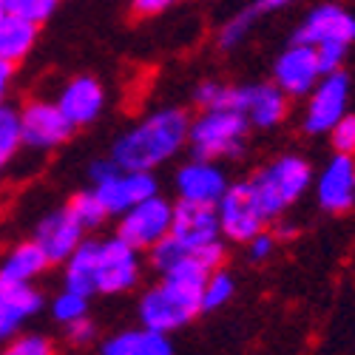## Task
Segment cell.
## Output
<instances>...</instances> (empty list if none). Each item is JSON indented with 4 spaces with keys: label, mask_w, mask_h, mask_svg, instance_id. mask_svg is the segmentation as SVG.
<instances>
[{
    "label": "cell",
    "mask_w": 355,
    "mask_h": 355,
    "mask_svg": "<svg viewBox=\"0 0 355 355\" xmlns=\"http://www.w3.org/2000/svg\"><path fill=\"white\" fill-rule=\"evenodd\" d=\"M188 111L165 105L116 137L108 157L123 171H157L188 145Z\"/></svg>",
    "instance_id": "obj_1"
},
{
    "label": "cell",
    "mask_w": 355,
    "mask_h": 355,
    "mask_svg": "<svg viewBox=\"0 0 355 355\" xmlns=\"http://www.w3.org/2000/svg\"><path fill=\"white\" fill-rule=\"evenodd\" d=\"M313 182V168L304 157L284 154L273 159L270 165H264L253 180L250 188L261 205V211L268 219H279L284 211H290L299 202Z\"/></svg>",
    "instance_id": "obj_2"
},
{
    "label": "cell",
    "mask_w": 355,
    "mask_h": 355,
    "mask_svg": "<svg viewBox=\"0 0 355 355\" xmlns=\"http://www.w3.org/2000/svg\"><path fill=\"white\" fill-rule=\"evenodd\" d=\"M250 123L236 108H202L191 120L188 148L202 159H227L245 151Z\"/></svg>",
    "instance_id": "obj_3"
},
{
    "label": "cell",
    "mask_w": 355,
    "mask_h": 355,
    "mask_svg": "<svg viewBox=\"0 0 355 355\" xmlns=\"http://www.w3.org/2000/svg\"><path fill=\"white\" fill-rule=\"evenodd\" d=\"M94 268V293L120 295L139 284L142 279V250L131 248L120 236H92L88 239Z\"/></svg>",
    "instance_id": "obj_4"
},
{
    "label": "cell",
    "mask_w": 355,
    "mask_h": 355,
    "mask_svg": "<svg viewBox=\"0 0 355 355\" xmlns=\"http://www.w3.org/2000/svg\"><path fill=\"white\" fill-rule=\"evenodd\" d=\"M171 225H173V202H168L162 193H154L137 202L123 216H116V236L131 248L148 253L171 233Z\"/></svg>",
    "instance_id": "obj_5"
},
{
    "label": "cell",
    "mask_w": 355,
    "mask_h": 355,
    "mask_svg": "<svg viewBox=\"0 0 355 355\" xmlns=\"http://www.w3.org/2000/svg\"><path fill=\"white\" fill-rule=\"evenodd\" d=\"M216 216H219V230L225 239L239 245H245L250 236H256L268 225V216H264L250 182L227 185V191L216 202Z\"/></svg>",
    "instance_id": "obj_6"
},
{
    "label": "cell",
    "mask_w": 355,
    "mask_h": 355,
    "mask_svg": "<svg viewBox=\"0 0 355 355\" xmlns=\"http://www.w3.org/2000/svg\"><path fill=\"white\" fill-rule=\"evenodd\" d=\"M74 125L54 100H32L20 111V137L32 151H54L71 139Z\"/></svg>",
    "instance_id": "obj_7"
},
{
    "label": "cell",
    "mask_w": 355,
    "mask_h": 355,
    "mask_svg": "<svg viewBox=\"0 0 355 355\" xmlns=\"http://www.w3.org/2000/svg\"><path fill=\"white\" fill-rule=\"evenodd\" d=\"M349 103V77L338 69L321 74L313 85L307 108H304V131L307 134H330V128L347 114Z\"/></svg>",
    "instance_id": "obj_8"
},
{
    "label": "cell",
    "mask_w": 355,
    "mask_h": 355,
    "mask_svg": "<svg viewBox=\"0 0 355 355\" xmlns=\"http://www.w3.org/2000/svg\"><path fill=\"white\" fill-rule=\"evenodd\" d=\"M92 191L100 196L108 216L116 219V216H123L128 208H134L137 202L159 193V182H157L154 171H123V168H116L111 176L94 182Z\"/></svg>",
    "instance_id": "obj_9"
},
{
    "label": "cell",
    "mask_w": 355,
    "mask_h": 355,
    "mask_svg": "<svg viewBox=\"0 0 355 355\" xmlns=\"http://www.w3.org/2000/svg\"><path fill=\"white\" fill-rule=\"evenodd\" d=\"M295 43L318 46H352L355 43V17L338 3H321L310 9L302 26L293 35Z\"/></svg>",
    "instance_id": "obj_10"
},
{
    "label": "cell",
    "mask_w": 355,
    "mask_h": 355,
    "mask_svg": "<svg viewBox=\"0 0 355 355\" xmlns=\"http://www.w3.org/2000/svg\"><path fill=\"white\" fill-rule=\"evenodd\" d=\"M248 116L253 128H276L287 116V94L276 83H253V85H233L230 105Z\"/></svg>",
    "instance_id": "obj_11"
},
{
    "label": "cell",
    "mask_w": 355,
    "mask_h": 355,
    "mask_svg": "<svg viewBox=\"0 0 355 355\" xmlns=\"http://www.w3.org/2000/svg\"><path fill=\"white\" fill-rule=\"evenodd\" d=\"M318 80H321L318 54L307 43L293 40V46L279 54V60L273 66V83L287 97H307Z\"/></svg>",
    "instance_id": "obj_12"
},
{
    "label": "cell",
    "mask_w": 355,
    "mask_h": 355,
    "mask_svg": "<svg viewBox=\"0 0 355 355\" xmlns=\"http://www.w3.org/2000/svg\"><path fill=\"white\" fill-rule=\"evenodd\" d=\"M176 196L185 202H199V205H216L222 193L227 191V173L219 168L216 159H202L193 157L185 162L173 176Z\"/></svg>",
    "instance_id": "obj_13"
},
{
    "label": "cell",
    "mask_w": 355,
    "mask_h": 355,
    "mask_svg": "<svg viewBox=\"0 0 355 355\" xmlns=\"http://www.w3.org/2000/svg\"><path fill=\"white\" fill-rule=\"evenodd\" d=\"M85 227L80 225V219L71 214V208H57L51 214H46L40 222H37V230H35V242L46 250L49 261L51 264H63L85 239Z\"/></svg>",
    "instance_id": "obj_14"
},
{
    "label": "cell",
    "mask_w": 355,
    "mask_h": 355,
    "mask_svg": "<svg viewBox=\"0 0 355 355\" xmlns=\"http://www.w3.org/2000/svg\"><path fill=\"white\" fill-rule=\"evenodd\" d=\"M46 299L35 284H17L0 279V347L12 341L26 321L43 310Z\"/></svg>",
    "instance_id": "obj_15"
},
{
    "label": "cell",
    "mask_w": 355,
    "mask_h": 355,
    "mask_svg": "<svg viewBox=\"0 0 355 355\" xmlns=\"http://www.w3.org/2000/svg\"><path fill=\"white\" fill-rule=\"evenodd\" d=\"M171 236L180 239L188 248L199 245H211L222 239L219 230V216H216V205H199V202H173V225Z\"/></svg>",
    "instance_id": "obj_16"
},
{
    "label": "cell",
    "mask_w": 355,
    "mask_h": 355,
    "mask_svg": "<svg viewBox=\"0 0 355 355\" xmlns=\"http://www.w3.org/2000/svg\"><path fill=\"white\" fill-rule=\"evenodd\" d=\"M318 205L330 214H344L355 205V159L349 154H336L318 173L315 188Z\"/></svg>",
    "instance_id": "obj_17"
},
{
    "label": "cell",
    "mask_w": 355,
    "mask_h": 355,
    "mask_svg": "<svg viewBox=\"0 0 355 355\" xmlns=\"http://www.w3.org/2000/svg\"><path fill=\"white\" fill-rule=\"evenodd\" d=\"M57 105H60V111L69 116V123L74 128L80 125H92L97 116L103 114L105 108V92H103V85L97 77H74L69 80L63 88H60V94H57L54 100Z\"/></svg>",
    "instance_id": "obj_18"
},
{
    "label": "cell",
    "mask_w": 355,
    "mask_h": 355,
    "mask_svg": "<svg viewBox=\"0 0 355 355\" xmlns=\"http://www.w3.org/2000/svg\"><path fill=\"white\" fill-rule=\"evenodd\" d=\"M49 268H51V261L46 250L35 239H28V242L15 245L3 256V261H0V279L17 282V284H35Z\"/></svg>",
    "instance_id": "obj_19"
},
{
    "label": "cell",
    "mask_w": 355,
    "mask_h": 355,
    "mask_svg": "<svg viewBox=\"0 0 355 355\" xmlns=\"http://www.w3.org/2000/svg\"><path fill=\"white\" fill-rule=\"evenodd\" d=\"M37 43V23L23 20L17 15H3L0 17V57L17 66L26 60L28 51Z\"/></svg>",
    "instance_id": "obj_20"
},
{
    "label": "cell",
    "mask_w": 355,
    "mask_h": 355,
    "mask_svg": "<svg viewBox=\"0 0 355 355\" xmlns=\"http://www.w3.org/2000/svg\"><path fill=\"white\" fill-rule=\"evenodd\" d=\"M23 148V137H20V111H15L12 105L0 103V173H3L15 157Z\"/></svg>",
    "instance_id": "obj_21"
},
{
    "label": "cell",
    "mask_w": 355,
    "mask_h": 355,
    "mask_svg": "<svg viewBox=\"0 0 355 355\" xmlns=\"http://www.w3.org/2000/svg\"><path fill=\"white\" fill-rule=\"evenodd\" d=\"M236 293V282L233 276L225 270V268H216L208 273V279H205L202 284V313H214L219 307H225Z\"/></svg>",
    "instance_id": "obj_22"
},
{
    "label": "cell",
    "mask_w": 355,
    "mask_h": 355,
    "mask_svg": "<svg viewBox=\"0 0 355 355\" xmlns=\"http://www.w3.org/2000/svg\"><path fill=\"white\" fill-rule=\"evenodd\" d=\"M88 302H92V295H83V293H77V290L63 287V290L51 299L49 313H51V318H54L57 324H60V327H66V324H71V321L88 315Z\"/></svg>",
    "instance_id": "obj_23"
},
{
    "label": "cell",
    "mask_w": 355,
    "mask_h": 355,
    "mask_svg": "<svg viewBox=\"0 0 355 355\" xmlns=\"http://www.w3.org/2000/svg\"><path fill=\"white\" fill-rule=\"evenodd\" d=\"M259 20V12L253 9V6H248V9H242L239 15H233V17H227L225 23H222V28H219V35H216V43H219V49H236V46H242L248 37H250V28H253V23Z\"/></svg>",
    "instance_id": "obj_24"
},
{
    "label": "cell",
    "mask_w": 355,
    "mask_h": 355,
    "mask_svg": "<svg viewBox=\"0 0 355 355\" xmlns=\"http://www.w3.org/2000/svg\"><path fill=\"white\" fill-rule=\"evenodd\" d=\"M69 208H71V214L80 219V225H83L85 230H100V227L105 225V219H111L108 211L103 208L100 196H97L92 188H88V191H80V193L69 202Z\"/></svg>",
    "instance_id": "obj_25"
},
{
    "label": "cell",
    "mask_w": 355,
    "mask_h": 355,
    "mask_svg": "<svg viewBox=\"0 0 355 355\" xmlns=\"http://www.w3.org/2000/svg\"><path fill=\"white\" fill-rule=\"evenodd\" d=\"M0 355H57L54 341L43 333H17L0 347Z\"/></svg>",
    "instance_id": "obj_26"
},
{
    "label": "cell",
    "mask_w": 355,
    "mask_h": 355,
    "mask_svg": "<svg viewBox=\"0 0 355 355\" xmlns=\"http://www.w3.org/2000/svg\"><path fill=\"white\" fill-rule=\"evenodd\" d=\"M57 3H60V0H3L6 15H17V17L32 20L37 26L54 15Z\"/></svg>",
    "instance_id": "obj_27"
},
{
    "label": "cell",
    "mask_w": 355,
    "mask_h": 355,
    "mask_svg": "<svg viewBox=\"0 0 355 355\" xmlns=\"http://www.w3.org/2000/svg\"><path fill=\"white\" fill-rule=\"evenodd\" d=\"M230 88H233V85L208 80V83H202L196 92H193V100H196V105H202V108H227V105H230Z\"/></svg>",
    "instance_id": "obj_28"
},
{
    "label": "cell",
    "mask_w": 355,
    "mask_h": 355,
    "mask_svg": "<svg viewBox=\"0 0 355 355\" xmlns=\"http://www.w3.org/2000/svg\"><path fill=\"white\" fill-rule=\"evenodd\" d=\"M330 142L336 148V154L355 157V114H344L341 120L330 128Z\"/></svg>",
    "instance_id": "obj_29"
},
{
    "label": "cell",
    "mask_w": 355,
    "mask_h": 355,
    "mask_svg": "<svg viewBox=\"0 0 355 355\" xmlns=\"http://www.w3.org/2000/svg\"><path fill=\"white\" fill-rule=\"evenodd\" d=\"M134 355H173V341H171L168 333H157V330L142 327Z\"/></svg>",
    "instance_id": "obj_30"
},
{
    "label": "cell",
    "mask_w": 355,
    "mask_h": 355,
    "mask_svg": "<svg viewBox=\"0 0 355 355\" xmlns=\"http://www.w3.org/2000/svg\"><path fill=\"white\" fill-rule=\"evenodd\" d=\"M137 338H139V330H120V333H111L108 338H103V344H100V355H134V349H137Z\"/></svg>",
    "instance_id": "obj_31"
},
{
    "label": "cell",
    "mask_w": 355,
    "mask_h": 355,
    "mask_svg": "<svg viewBox=\"0 0 355 355\" xmlns=\"http://www.w3.org/2000/svg\"><path fill=\"white\" fill-rule=\"evenodd\" d=\"M66 338H69V344H74V347H88L94 338H97V324L92 321V318H77V321H71V324H66Z\"/></svg>",
    "instance_id": "obj_32"
},
{
    "label": "cell",
    "mask_w": 355,
    "mask_h": 355,
    "mask_svg": "<svg viewBox=\"0 0 355 355\" xmlns=\"http://www.w3.org/2000/svg\"><path fill=\"white\" fill-rule=\"evenodd\" d=\"M245 245H248V256L253 261H264L268 256H273V250H276V236L268 233V230H259L256 236H250Z\"/></svg>",
    "instance_id": "obj_33"
},
{
    "label": "cell",
    "mask_w": 355,
    "mask_h": 355,
    "mask_svg": "<svg viewBox=\"0 0 355 355\" xmlns=\"http://www.w3.org/2000/svg\"><path fill=\"white\" fill-rule=\"evenodd\" d=\"M349 46H318L315 54H318V66H321V74H330V71H338L344 57H347Z\"/></svg>",
    "instance_id": "obj_34"
},
{
    "label": "cell",
    "mask_w": 355,
    "mask_h": 355,
    "mask_svg": "<svg viewBox=\"0 0 355 355\" xmlns=\"http://www.w3.org/2000/svg\"><path fill=\"white\" fill-rule=\"evenodd\" d=\"M173 3V0H131V6L139 17H154L159 12H165L168 6Z\"/></svg>",
    "instance_id": "obj_35"
},
{
    "label": "cell",
    "mask_w": 355,
    "mask_h": 355,
    "mask_svg": "<svg viewBox=\"0 0 355 355\" xmlns=\"http://www.w3.org/2000/svg\"><path fill=\"white\" fill-rule=\"evenodd\" d=\"M12 77H15V66L0 57V103H6V94L12 88Z\"/></svg>",
    "instance_id": "obj_36"
},
{
    "label": "cell",
    "mask_w": 355,
    "mask_h": 355,
    "mask_svg": "<svg viewBox=\"0 0 355 355\" xmlns=\"http://www.w3.org/2000/svg\"><path fill=\"white\" fill-rule=\"evenodd\" d=\"M293 3H295V0H256L253 9L259 15H273V12H282V9L293 6Z\"/></svg>",
    "instance_id": "obj_37"
},
{
    "label": "cell",
    "mask_w": 355,
    "mask_h": 355,
    "mask_svg": "<svg viewBox=\"0 0 355 355\" xmlns=\"http://www.w3.org/2000/svg\"><path fill=\"white\" fill-rule=\"evenodd\" d=\"M6 15V6H3V0H0V17H3Z\"/></svg>",
    "instance_id": "obj_38"
}]
</instances>
